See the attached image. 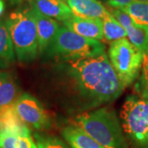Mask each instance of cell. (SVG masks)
Returning a JSON list of instances; mask_svg holds the SVG:
<instances>
[{
    "label": "cell",
    "mask_w": 148,
    "mask_h": 148,
    "mask_svg": "<svg viewBox=\"0 0 148 148\" xmlns=\"http://www.w3.org/2000/svg\"><path fill=\"white\" fill-rule=\"evenodd\" d=\"M62 66L85 107L114 101L124 89L106 53L67 60Z\"/></svg>",
    "instance_id": "1"
},
{
    "label": "cell",
    "mask_w": 148,
    "mask_h": 148,
    "mask_svg": "<svg viewBox=\"0 0 148 148\" xmlns=\"http://www.w3.org/2000/svg\"><path fill=\"white\" fill-rule=\"evenodd\" d=\"M76 123L104 148H127L116 113L110 108L84 112L76 118Z\"/></svg>",
    "instance_id": "2"
},
{
    "label": "cell",
    "mask_w": 148,
    "mask_h": 148,
    "mask_svg": "<svg viewBox=\"0 0 148 148\" xmlns=\"http://www.w3.org/2000/svg\"><path fill=\"white\" fill-rule=\"evenodd\" d=\"M14 53L20 62L28 63L38 55V36L32 6L14 11L5 21Z\"/></svg>",
    "instance_id": "3"
},
{
    "label": "cell",
    "mask_w": 148,
    "mask_h": 148,
    "mask_svg": "<svg viewBox=\"0 0 148 148\" xmlns=\"http://www.w3.org/2000/svg\"><path fill=\"white\" fill-rule=\"evenodd\" d=\"M103 53H105V46L99 40L81 36L63 26L59 27L45 53L49 57L67 61L95 57Z\"/></svg>",
    "instance_id": "4"
},
{
    "label": "cell",
    "mask_w": 148,
    "mask_h": 148,
    "mask_svg": "<svg viewBox=\"0 0 148 148\" xmlns=\"http://www.w3.org/2000/svg\"><path fill=\"white\" fill-rule=\"evenodd\" d=\"M123 132L136 148H148V98L129 95L120 111Z\"/></svg>",
    "instance_id": "5"
},
{
    "label": "cell",
    "mask_w": 148,
    "mask_h": 148,
    "mask_svg": "<svg viewBox=\"0 0 148 148\" xmlns=\"http://www.w3.org/2000/svg\"><path fill=\"white\" fill-rule=\"evenodd\" d=\"M108 58L124 88L138 77L143 65V53L127 39L111 43Z\"/></svg>",
    "instance_id": "6"
},
{
    "label": "cell",
    "mask_w": 148,
    "mask_h": 148,
    "mask_svg": "<svg viewBox=\"0 0 148 148\" xmlns=\"http://www.w3.org/2000/svg\"><path fill=\"white\" fill-rule=\"evenodd\" d=\"M16 114L27 125L36 129L47 128L50 119L40 102L30 94L23 93L14 103Z\"/></svg>",
    "instance_id": "7"
},
{
    "label": "cell",
    "mask_w": 148,
    "mask_h": 148,
    "mask_svg": "<svg viewBox=\"0 0 148 148\" xmlns=\"http://www.w3.org/2000/svg\"><path fill=\"white\" fill-rule=\"evenodd\" d=\"M33 14L36 19L38 36V51L40 54L45 53L49 45L53 41L60 26L58 21L42 14L31 2Z\"/></svg>",
    "instance_id": "8"
},
{
    "label": "cell",
    "mask_w": 148,
    "mask_h": 148,
    "mask_svg": "<svg viewBox=\"0 0 148 148\" xmlns=\"http://www.w3.org/2000/svg\"><path fill=\"white\" fill-rule=\"evenodd\" d=\"M64 27L81 36L101 40L103 39V28L101 19H88L73 16L63 22Z\"/></svg>",
    "instance_id": "9"
},
{
    "label": "cell",
    "mask_w": 148,
    "mask_h": 148,
    "mask_svg": "<svg viewBox=\"0 0 148 148\" xmlns=\"http://www.w3.org/2000/svg\"><path fill=\"white\" fill-rule=\"evenodd\" d=\"M67 4L73 15L81 18H105L110 12L97 0H68Z\"/></svg>",
    "instance_id": "10"
},
{
    "label": "cell",
    "mask_w": 148,
    "mask_h": 148,
    "mask_svg": "<svg viewBox=\"0 0 148 148\" xmlns=\"http://www.w3.org/2000/svg\"><path fill=\"white\" fill-rule=\"evenodd\" d=\"M31 135L27 125L16 114L14 104L0 109V133Z\"/></svg>",
    "instance_id": "11"
},
{
    "label": "cell",
    "mask_w": 148,
    "mask_h": 148,
    "mask_svg": "<svg viewBox=\"0 0 148 148\" xmlns=\"http://www.w3.org/2000/svg\"><path fill=\"white\" fill-rule=\"evenodd\" d=\"M32 3L42 14L62 22L73 16L69 7L63 0H32Z\"/></svg>",
    "instance_id": "12"
},
{
    "label": "cell",
    "mask_w": 148,
    "mask_h": 148,
    "mask_svg": "<svg viewBox=\"0 0 148 148\" xmlns=\"http://www.w3.org/2000/svg\"><path fill=\"white\" fill-rule=\"evenodd\" d=\"M62 135L72 148H104L77 126L65 127Z\"/></svg>",
    "instance_id": "13"
},
{
    "label": "cell",
    "mask_w": 148,
    "mask_h": 148,
    "mask_svg": "<svg viewBox=\"0 0 148 148\" xmlns=\"http://www.w3.org/2000/svg\"><path fill=\"white\" fill-rule=\"evenodd\" d=\"M20 95L19 86L12 75L0 72V109L13 105Z\"/></svg>",
    "instance_id": "14"
},
{
    "label": "cell",
    "mask_w": 148,
    "mask_h": 148,
    "mask_svg": "<svg viewBox=\"0 0 148 148\" xmlns=\"http://www.w3.org/2000/svg\"><path fill=\"white\" fill-rule=\"evenodd\" d=\"M14 60V49L9 33L5 22L0 20V69L8 68Z\"/></svg>",
    "instance_id": "15"
},
{
    "label": "cell",
    "mask_w": 148,
    "mask_h": 148,
    "mask_svg": "<svg viewBox=\"0 0 148 148\" xmlns=\"http://www.w3.org/2000/svg\"><path fill=\"white\" fill-rule=\"evenodd\" d=\"M128 40L142 53H148V27L136 25L134 22L124 27Z\"/></svg>",
    "instance_id": "16"
},
{
    "label": "cell",
    "mask_w": 148,
    "mask_h": 148,
    "mask_svg": "<svg viewBox=\"0 0 148 148\" xmlns=\"http://www.w3.org/2000/svg\"><path fill=\"white\" fill-rule=\"evenodd\" d=\"M103 37L109 42H114L119 40L127 38V32L125 29L119 23V21L110 12L102 20Z\"/></svg>",
    "instance_id": "17"
},
{
    "label": "cell",
    "mask_w": 148,
    "mask_h": 148,
    "mask_svg": "<svg viewBox=\"0 0 148 148\" xmlns=\"http://www.w3.org/2000/svg\"><path fill=\"white\" fill-rule=\"evenodd\" d=\"M0 148H37L31 135L0 133Z\"/></svg>",
    "instance_id": "18"
},
{
    "label": "cell",
    "mask_w": 148,
    "mask_h": 148,
    "mask_svg": "<svg viewBox=\"0 0 148 148\" xmlns=\"http://www.w3.org/2000/svg\"><path fill=\"white\" fill-rule=\"evenodd\" d=\"M123 10L130 16L136 25L148 27V2L135 0Z\"/></svg>",
    "instance_id": "19"
},
{
    "label": "cell",
    "mask_w": 148,
    "mask_h": 148,
    "mask_svg": "<svg viewBox=\"0 0 148 148\" xmlns=\"http://www.w3.org/2000/svg\"><path fill=\"white\" fill-rule=\"evenodd\" d=\"M136 90L139 96L148 98V53L143 54V65L136 84Z\"/></svg>",
    "instance_id": "20"
},
{
    "label": "cell",
    "mask_w": 148,
    "mask_h": 148,
    "mask_svg": "<svg viewBox=\"0 0 148 148\" xmlns=\"http://www.w3.org/2000/svg\"><path fill=\"white\" fill-rule=\"evenodd\" d=\"M37 148H67L60 139L40 134L35 135Z\"/></svg>",
    "instance_id": "21"
},
{
    "label": "cell",
    "mask_w": 148,
    "mask_h": 148,
    "mask_svg": "<svg viewBox=\"0 0 148 148\" xmlns=\"http://www.w3.org/2000/svg\"><path fill=\"white\" fill-rule=\"evenodd\" d=\"M134 1L135 0H107V3H108V5L113 8L123 9Z\"/></svg>",
    "instance_id": "22"
},
{
    "label": "cell",
    "mask_w": 148,
    "mask_h": 148,
    "mask_svg": "<svg viewBox=\"0 0 148 148\" xmlns=\"http://www.w3.org/2000/svg\"><path fill=\"white\" fill-rule=\"evenodd\" d=\"M7 1H8L9 3H12V4H20V3H22L27 2V1L32 2V0H7Z\"/></svg>",
    "instance_id": "23"
},
{
    "label": "cell",
    "mask_w": 148,
    "mask_h": 148,
    "mask_svg": "<svg viewBox=\"0 0 148 148\" xmlns=\"http://www.w3.org/2000/svg\"><path fill=\"white\" fill-rule=\"evenodd\" d=\"M4 10H5V3L3 0H0V16L3 15Z\"/></svg>",
    "instance_id": "24"
},
{
    "label": "cell",
    "mask_w": 148,
    "mask_h": 148,
    "mask_svg": "<svg viewBox=\"0 0 148 148\" xmlns=\"http://www.w3.org/2000/svg\"><path fill=\"white\" fill-rule=\"evenodd\" d=\"M136 1H142V2H148V0H136Z\"/></svg>",
    "instance_id": "25"
},
{
    "label": "cell",
    "mask_w": 148,
    "mask_h": 148,
    "mask_svg": "<svg viewBox=\"0 0 148 148\" xmlns=\"http://www.w3.org/2000/svg\"><path fill=\"white\" fill-rule=\"evenodd\" d=\"M63 1H65V0H63ZM66 1H68V0H66Z\"/></svg>",
    "instance_id": "26"
}]
</instances>
